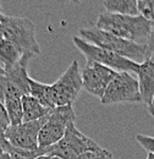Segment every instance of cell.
<instances>
[{
  "label": "cell",
  "instance_id": "obj_14",
  "mask_svg": "<svg viewBox=\"0 0 154 159\" xmlns=\"http://www.w3.org/2000/svg\"><path fill=\"white\" fill-rule=\"evenodd\" d=\"M22 55L23 53L10 40L4 38L0 42V65L4 70L15 66L22 58Z\"/></svg>",
  "mask_w": 154,
  "mask_h": 159
},
{
  "label": "cell",
  "instance_id": "obj_19",
  "mask_svg": "<svg viewBox=\"0 0 154 159\" xmlns=\"http://www.w3.org/2000/svg\"><path fill=\"white\" fill-rule=\"evenodd\" d=\"M139 14L148 20H154V0H137Z\"/></svg>",
  "mask_w": 154,
  "mask_h": 159
},
{
  "label": "cell",
  "instance_id": "obj_32",
  "mask_svg": "<svg viewBox=\"0 0 154 159\" xmlns=\"http://www.w3.org/2000/svg\"><path fill=\"white\" fill-rule=\"evenodd\" d=\"M79 1H82V0H77V2H79Z\"/></svg>",
  "mask_w": 154,
  "mask_h": 159
},
{
  "label": "cell",
  "instance_id": "obj_4",
  "mask_svg": "<svg viewBox=\"0 0 154 159\" xmlns=\"http://www.w3.org/2000/svg\"><path fill=\"white\" fill-rule=\"evenodd\" d=\"M74 44L76 48L84 55L87 59V62H97L102 64L104 66H108L117 72L126 71V72H132L137 74L139 69V64L127 59L117 53H114L111 50L100 48L96 44H92L82 37H74Z\"/></svg>",
  "mask_w": 154,
  "mask_h": 159
},
{
  "label": "cell",
  "instance_id": "obj_6",
  "mask_svg": "<svg viewBox=\"0 0 154 159\" xmlns=\"http://www.w3.org/2000/svg\"><path fill=\"white\" fill-rule=\"evenodd\" d=\"M100 148L102 147L98 146L93 139L77 129L75 122H71L67 126L64 137L54 146L49 147L48 154L60 159H75L84 152L98 151Z\"/></svg>",
  "mask_w": 154,
  "mask_h": 159
},
{
  "label": "cell",
  "instance_id": "obj_27",
  "mask_svg": "<svg viewBox=\"0 0 154 159\" xmlns=\"http://www.w3.org/2000/svg\"><path fill=\"white\" fill-rule=\"evenodd\" d=\"M4 17H5V15L2 12V7H1V2H0V22L4 20Z\"/></svg>",
  "mask_w": 154,
  "mask_h": 159
},
{
  "label": "cell",
  "instance_id": "obj_18",
  "mask_svg": "<svg viewBox=\"0 0 154 159\" xmlns=\"http://www.w3.org/2000/svg\"><path fill=\"white\" fill-rule=\"evenodd\" d=\"M7 152L10 154L11 159H36L39 156L48 154L49 148H38V149H23L17 148L10 144L7 148Z\"/></svg>",
  "mask_w": 154,
  "mask_h": 159
},
{
  "label": "cell",
  "instance_id": "obj_21",
  "mask_svg": "<svg viewBox=\"0 0 154 159\" xmlns=\"http://www.w3.org/2000/svg\"><path fill=\"white\" fill-rule=\"evenodd\" d=\"M136 141L148 153H154V137L144 136V135H136Z\"/></svg>",
  "mask_w": 154,
  "mask_h": 159
},
{
  "label": "cell",
  "instance_id": "obj_24",
  "mask_svg": "<svg viewBox=\"0 0 154 159\" xmlns=\"http://www.w3.org/2000/svg\"><path fill=\"white\" fill-rule=\"evenodd\" d=\"M0 159H11L9 152L6 151H0Z\"/></svg>",
  "mask_w": 154,
  "mask_h": 159
},
{
  "label": "cell",
  "instance_id": "obj_7",
  "mask_svg": "<svg viewBox=\"0 0 154 159\" xmlns=\"http://www.w3.org/2000/svg\"><path fill=\"white\" fill-rule=\"evenodd\" d=\"M33 57L34 54L32 53H23L15 66L5 70L4 76L0 79V94L2 102L6 98H22L23 96L29 94V76L27 67Z\"/></svg>",
  "mask_w": 154,
  "mask_h": 159
},
{
  "label": "cell",
  "instance_id": "obj_25",
  "mask_svg": "<svg viewBox=\"0 0 154 159\" xmlns=\"http://www.w3.org/2000/svg\"><path fill=\"white\" fill-rule=\"evenodd\" d=\"M36 159H60L58 157H53V156H49V154H43V156H39Z\"/></svg>",
  "mask_w": 154,
  "mask_h": 159
},
{
  "label": "cell",
  "instance_id": "obj_3",
  "mask_svg": "<svg viewBox=\"0 0 154 159\" xmlns=\"http://www.w3.org/2000/svg\"><path fill=\"white\" fill-rule=\"evenodd\" d=\"M0 23L2 26L4 37L14 43L22 53L40 54V47L36 37V26L29 19L5 15Z\"/></svg>",
  "mask_w": 154,
  "mask_h": 159
},
{
  "label": "cell",
  "instance_id": "obj_1",
  "mask_svg": "<svg viewBox=\"0 0 154 159\" xmlns=\"http://www.w3.org/2000/svg\"><path fill=\"white\" fill-rule=\"evenodd\" d=\"M79 36L87 42L96 44L100 48L111 50L127 59L136 61L138 64L143 62L151 55L147 43H138L134 40L120 38L115 34L100 30L98 27H86L79 30Z\"/></svg>",
  "mask_w": 154,
  "mask_h": 159
},
{
  "label": "cell",
  "instance_id": "obj_12",
  "mask_svg": "<svg viewBox=\"0 0 154 159\" xmlns=\"http://www.w3.org/2000/svg\"><path fill=\"white\" fill-rule=\"evenodd\" d=\"M137 76L142 100L148 107L154 96V53L139 64Z\"/></svg>",
  "mask_w": 154,
  "mask_h": 159
},
{
  "label": "cell",
  "instance_id": "obj_17",
  "mask_svg": "<svg viewBox=\"0 0 154 159\" xmlns=\"http://www.w3.org/2000/svg\"><path fill=\"white\" fill-rule=\"evenodd\" d=\"M4 105L11 125H20L23 122V107L22 98L12 97L4 99Z\"/></svg>",
  "mask_w": 154,
  "mask_h": 159
},
{
  "label": "cell",
  "instance_id": "obj_13",
  "mask_svg": "<svg viewBox=\"0 0 154 159\" xmlns=\"http://www.w3.org/2000/svg\"><path fill=\"white\" fill-rule=\"evenodd\" d=\"M22 107H23V122L38 120L45 118L53 110L52 108H47L38 99H36L31 94H26L22 97Z\"/></svg>",
  "mask_w": 154,
  "mask_h": 159
},
{
  "label": "cell",
  "instance_id": "obj_31",
  "mask_svg": "<svg viewBox=\"0 0 154 159\" xmlns=\"http://www.w3.org/2000/svg\"><path fill=\"white\" fill-rule=\"evenodd\" d=\"M71 1H72V2H77V0H71Z\"/></svg>",
  "mask_w": 154,
  "mask_h": 159
},
{
  "label": "cell",
  "instance_id": "obj_22",
  "mask_svg": "<svg viewBox=\"0 0 154 159\" xmlns=\"http://www.w3.org/2000/svg\"><path fill=\"white\" fill-rule=\"evenodd\" d=\"M147 44H148V48H149L151 54L154 53V20L152 21V28H151L149 37H148V39H147Z\"/></svg>",
  "mask_w": 154,
  "mask_h": 159
},
{
  "label": "cell",
  "instance_id": "obj_9",
  "mask_svg": "<svg viewBox=\"0 0 154 159\" xmlns=\"http://www.w3.org/2000/svg\"><path fill=\"white\" fill-rule=\"evenodd\" d=\"M53 98L55 107L72 105L77 99L82 86V71L79 70L78 62L72 61L71 65L64 71L53 84Z\"/></svg>",
  "mask_w": 154,
  "mask_h": 159
},
{
  "label": "cell",
  "instance_id": "obj_8",
  "mask_svg": "<svg viewBox=\"0 0 154 159\" xmlns=\"http://www.w3.org/2000/svg\"><path fill=\"white\" fill-rule=\"evenodd\" d=\"M100 102L105 105L117 103H142L143 100L139 92L138 80L135 79L131 72H117Z\"/></svg>",
  "mask_w": 154,
  "mask_h": 159
},
{
  "label": "cell",
  "instance_id": "obj_28",
  "mask_svg": "<svg viewBox=\"0 0 154 159\" xmlns=\"http://www.w3.org/2000/svg\"><path fill=\"white\" fill-rule=\"evenodd\" d=\"M4 74H5V70H4V69H2V66L0 65V79L4 76Z\"/></svg>",
  "mask_w": 154,
  "mask_h": 159
},
{
  "label": "cell",
  "instance_id": "obj_15",
  "mask_svg": "<svg viewBox=\"0 0 154 159\" xmlns=\"http://www.w3.org/2000/svg\"><path fill=\"white\" fill-rule=\"evenodd\" d=\"M29 94L33 96L36 99H38L47 108H52V109L55 108L52 84L42 83L29 77Z\"/></svg>",
  "mask_w": 154,
  "mask_h": 159
},
{
  "label": "cell",
  "instance_id": "obj_2",
  "mask_svg": "<svg viewBox=\"0 0 154 159\" xmlns=\"http://www.w3.org/2000/svg\"><path fill=\"white\" fill-rule=\"evenodd\" d=\"M96 27L108 31L120 38L137 42L138 39H148L152 20L143 15H122L113 12H103L98 16Z\"/></svg>",
  "mask_w": 154,
  "mask_h": 159
},
{
  "label": "cell",
  "instance_id": "obj_5",
  "mask_svg": "<svg viewBox=\"0 0 154 159\" xmlns=\"http://www.w3.org/2000/svg\"><path fill=\"white\" fill-rule=\"evenodd\" d=\"M75 119H76V114L71 104L55 107L50 111L48 119L39 131V148H49L55 143H58L64 137L67 126L71 122H75Z\"/></svg>",
  "mask_w": 154,
  "mask_h": 159
},
{
  "label": "cell",
  "instance_id": "obj_20",
  "mask_svg": "<svg viewBox=\"0 0 154 159\" xmlns=\"http://www.w3.org/2000/svg\"><path fill=\"white\" fill-rule=\"evenodd\" d=\"M109 154H110V152H109L108 149L100 148V149H98V151H88V152H84V153H82L81 156L76 157L75 159H105Z\"/></svg>",
  "mask_w": 154,
  "mask_h": 159
},
{
  "label": "cell",
  "instance_id": "obj_33",
  "mask_svg": "<svg viewBox=\"0 0 154 159\" xmlns=\"http://www.w3.org/2000/svg\"><path fill=\"white\" fill-rule=\"evenodd\" d=\"M0 135H5V134H1V132H0Z\"/></svg>",
  "mask_w": 154,
  "mask_h": 159
},
{
  "label": "cell",
  "instance_id": "obj_30",
  "mask_svg": "<svg viewBox=\"0 0 154 159\" xmlns=\"http://www.w3.org/2000/svg\"><path fill=\"white\" fill-rule=\"evenodd\" d=\"M105 159H114V158H113V154L110 153V154H109V156H108V157H106Z\"/></svg>",
  "mask_w": 154,
  "mask_h": 159
},
{
  "label": "cell",
  "instance_id": "obj_26",
  "mask_svg": "<svg viewBox=\"0 0 154 159\" xmlns=\"http://www.w3.org/2000/svg\"><path fill=\"white\" fill-rule=\"evenodd\" d=\"M5 37H4V31H2V26H1V23H0V42L4 39Z\"/></svg>",
  "mask_w": 154,
  "mask_h": 159
},
{
  "label": "cell",
  "instance_id": "obj_10",
  "mask_svg": "<svg viewBox=\"0 0 154 159\" xmlns=\"http://www.w3.org/2000/svg\"><path fill=\"white\" fill-rule=\"evenodd\" d=\"M117 71L97 62H87L82 70V86L92 96L102 99Z\"/></svg>",
  "mask_w": 154,
  "mask_h": 159
},
{
  "label": "cell",
  "instance_id": "obj_29",
  "mask_svg": "<svg viewBox=\"0 0 154 159\" xmlns=\"http://www.w3.org/2000/svg\"><path fill=\"white\" fill-rule=\"evenodd\" d=\"M146 159H154V153H148V156H147Z\"/></svg>",
  "mask_w": 154,
  "mask_h": 159
},
{
  "label": "cell",
  "instance_id": "obj_23",
  "mask_svg": "<svg viewBox=\"0 0 154 159\" xmlns=\"http://www.w3.org/2000/svg\"><path fill=\"white\" fill-rule=\"evenodd\" d=\"M148 110H149V114L154 118V96H153V98H152L151 104L148 105Z\"/></svg>",
  "mask_w": 154,
  "mask_h": 159
},
{
  "label": "cell",
  "instance_id": "obj_16",
  "mask_svg": "<svg viewBox=\"0 0 154 159\" xmlns=\"http://www.w3.org/2000/svg\"><path fill=\"white\" fill-rule=\"evenodd\" d=\"M103 6L106 12L122 15H141L137 0H104Z\"/></svg>",
  "mask_w": 154,
  "mask_h": 159
},
{
  "label": "cell",
  "instance_id": "obj_11",
  "mask_svg": "<svg viewBox=\"0 0 154 159\" xmlns=\"http://www.w3.org/2000/svg\"><path fill=\"white\" fill-rule=\"evenodd\" d=\"M48 116L28 122H22L20 125H10L5 131V137L14 147L23 149H38L39 131Z\"/></svg>",
  "mask_w": 154,
  "mask_h": 159
}]
</instances>
